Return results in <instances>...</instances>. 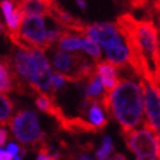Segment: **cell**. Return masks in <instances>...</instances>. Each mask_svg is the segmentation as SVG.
<instances>
[{
	"instance_id": "obj_1",
	"label": "cell",
	"mask_w": 160,
	"mask_h": 160,
	"mask_svg": "<svg viewBox=\"0 0 160 160\" xmlns=\"http://www.w3.org/2000/svg\"><path fill=\"white\" fill-rule=\"evenodd\" d=\"M116 26L129 50V67L138 78L158 83L160 64L159 33L154 20H137L132 13L117 17Z\"/></svg>"
},
{
	"instance_id": "obj_2",
	"label": "cell",
	"mask_w": 160,
	"mask_h": 160,
	"mask_svg": "<svg viewBox=\"0 0 160 160\" xmlns=\"http://www.w3.org/2000/svg\"><path fill=\"white\" fill-rule=\"evenodd\" d=\"M99 100L104 111L120 124L121 133L132 130L145 121L141 83L128 78H120L113 89L103 94Z\"/></svg>"
},
{
	"instance_id": "obj_3",
	"label": "cell",
	"mask_w": 160,
	"mask_h": 160,
	"mask_svg": "<svg viewBox=\"0 0 160 160\" xmlns=\"http://www.w3.org/2000/svg\"><path fill=\"white\" fill-rule=\"evenodd\" d=\"M43 52L44 51L35 47H18V50L13 52V55L8 56V59L16 74L33 90L34 94L46 92L55 98L56 91L51 83V65Z\"/></svg>"
},
{
	"instance_id": "obj_4",
	"label": "cell",
	"mask_w": 160,
	"mask_h": 160,
	"mask_svg": "<svg viewBox=\"0 0 160 160\" xmlns=\"http://www.w3.org/2000/svg\"><path fill=\"white\" fill-rule=\"evenodd\" d=\"M95 62L82 53H72V51L61 48L52 53V65L64 76L67 82L86 81L95 73Z\"/></svg>"
},
{
	"instance_id": "obj_5",
	"label": "cell",
	"mask_w": 160,
	"mask_h": 160,
	"mask_svg": "<svg viewBox=\"0 0 160 160\" xmlns=\"http://www.w3.org/2000/svg\"><path fill=\"white\" fill-rule=\"evenodd\" d=\"M8 38L13 44L21 48L35 47V48L46 51L52 47L47 39V23L43 16L38 14L22 16L17 33L8 35Z\"/></svg>"
},
{
	"instance_id": "obj_6",
	"label": "cell",
	"mask_w": 160,
	"mask_h": 160,
	"mask_svg": "<svg viewBox=\"0 0 160 160\" xmlns=\"http://www.w3.org/2000/svg\"><path fill=\"white\" fill-rule=\"evenodd\" d=\"M8 125L11 126L13 135L22 145H28L35 148L46 142V134L42 130L38 121V116L34 111L21 109L16 113L14 117L9 120Z\"/></svg>"
},
{
	"instance_id": "obj_7",
	"label": "cell",
	"mask_w": 160,
	"mask_h": 160,
	"mask_svg": "<svg viewBox=\"0 0 160 160\" xmlns=\"http://www.w3.org/2000/svg\"><path fill=\"white\" fill-rule=\"evenodd\" d=\"M128 148L137 156V159H158L156 130L146 120L142 122L141 129L122 132Z\"/></svg>"
},
{
	"instance_id": "obj_8",
	"label": "cell",
	"mask_w": 160,
	"mask_h": 160,
	"mask_svg": "<svg viewBox=\"0 0 160 160\" xmlns=\"http://www.w3.org/2000/svg\"><path fill=\"white\" fill-rule=\"evenodd\" d=\"M143 90V108L146 112V122L155 130L160 128V86L145 78H139Z\"/></svg>"
},
{
	"instance_id": "obj_9",
	"label": "cell",
	"mask_w": 160,
	"mask_h": 160,
	"mask_svg": "<svg viewBox=\"0 0 160 160\" xmlns=\"http://www.w3.org/2000/svg\"><path fill=\"white\" fill-rule=\"evenodd\" d=\"M86 37L92 39L99 46L109 47L113 44L122 43V37L116 26V23L112 22H95V23H86L85 33Z\"/></svg>"
},
{
	"instance_id": "obj_10",
	"label": "cell",
	"mask_w": 160,
	"mask_h": 160,
	"mask_svg": "<svg viewBox=\"0 0 160 160\" xmlns=\"http://www.w3.org/2000/svg\"><path fill=\"white\" fill-rule=\"evenodd\" d=\"M82 113L86 116L87 121L97 128L98 133L102 132L108 124V118L106 116L107 112L103 108L99 99L85 98L82 103Z\"/></svg>"
},
{
	"instance_id": "obj_11",
	"label": "cell",
	"mask_w": 160,
	"mask_h": 160,
	"mask_svg": "<svg viewBox=\"0 0 160 160\" xmlns=\"http://www.w3.org/2000/svg\"><path fill=\"white\" fill-rule=\"evenodd\" d=\"M16 7L20 9L22 16L25 14H38L48 16L52 12V8L56 0H14Z\"/></svg>"
},
{
	"instance_id": "obj_12",
	"label": "cell",
	"mask_w": 160,
	"mask_h": 160,
	"mask_svg": "<svg viewBox=\"0 0 160 160\" xmlns=\"http://www.w3.org/2000/svg\"><path fill=\"white\" fill-rule=\"evenodd\" d=\"M95 72L100 78V82L103 85V89L106 92H109L118 82L117 77V68L111 61H97L95 62Z\"/></svg>"
},
{
	"instance_id": "obj_13",
	"label": "cell",
	"mask_w": 160,
	"mask_h": 160,
	"mask_svg": "<svg viewBox=\"0 0 160 160\" xmlns=\"http://www.w3.org/2000/svg\"><path fill=\"white\" fill-rule=\"evenodd\" d=\"M35 104L37 107L43 111L44 113L50 115L52 117L56 118V121L59 124L65 118V115H64L62 109L56 104V100L53 97L46 94V92H37V98H35Z\"/></svg>"
},
{
	"instance_id": "obj_14",
	"label": "cell",
	"mask_w": 160,
	"mask_h": 160,
	"mask_svg": "<svg viewBox=\"0 0 160 160\" xmlns=\"http://www.w3.org/2000/svg\"><path fill=\"white\" fill-rule=\"evenodd\" d=\"M106 56L107 60L111 61L117 69H122L129 67V50L122 43L113 44L106 47Z\"/></svg>"
},
{
	"instance_id": "obj_15",
	"label": "cell",
	"mask_w": 160,
	"mask_h": 160,
	"mask_svg": "<svg viewBox=\"0 0 160 160\" xmlns=\"http://www.w3.org/2000/svg\"><path fill=\"white\" fill-rule=\"evenodd\" d=\"M87 81V86H86V98L89 99H100L104 94V89H103V85L100 82V78L95 72L94 74H91Z\"/></svg>"
},
{
	"instance_id": "obj_16",
	"label": "cell",
	"mask_w": 160,
	"mask_h": 160,
	"mask_svg": "<svg viewBox=\"0 0 160 160\" xmlns=\"http://www.w3.org/2000/svg\"><path fill=\"white\" fill-rule=\"evenodd\" d=\"M13 113V102L7 95L0 92V125L5 126L12 118Z\"/></svg>"
},
{
	"instance_id": "obj_17",
	"label": "cell",
	"mask_w": 160,
	"mask_h": 160,
	"mask_svg": "<svg viewBox=\"0 0 160 160\" xmlns=\"http://www.w3.org/2000/svg\"><path fill=\"white\" fill-rule=\"evenodd\" d=\"M65 82H67L65 78H64V76L60 73V72H55V73H52V76H51V83H52V87H53L55 91L61 89Z\"/></svg>"
},
{
	"instance_id": "obj_18",
	"label": "cell",
	"mask_w": 160,
	"mask_h": 160,
	"mask_svg": "<svg viewBox=\"0 0 160 160\" xmlns=\"http://www.w3.org/2000/svg\"><path fill=\"white\" fill-rule=\"evenodd\" d=\"M104 152H107L108 155H111L112 152L115 151V146H113V143H112V141H111V138L109 137H104L103 138V141H102V147H100Z\"/></svg>"
},
{
	"instance_id": "obj_19",
	"label": "cell",
	"mask_w": 160,
	"mask_h": 160,
	"mask_svg": "<svg viewBox=\"0 0 160 160\" xmlns=\"http://www.w3.org/2000/svg\"><path fill=\"white\" fill-rule=\"evenodd\" d=\"M7 139H8V132H7V129L2 128V129H0V147L5 145Z\"/></svg>"
},
{
	"instance_id": "obj_20",
	"label": "cell",
	"mask_w": 160,
	"mask_h": 160,
	"mask_svg": "<svg viewBox=\"0 0 160 160\" xmlns=\"http://www.w3.org/2000/svg\"><path fill=\"white\" fill-rule=\"evenodd\" d=\"M11 159H13V155L9 151L0 148V160H11Z\"/></svg>"
},
{
	"instance_id": "obj_21",
	"label": "cell",
	"mask_w": 160,
	"mask_h": 160,
	"mask_svg": "<svg viewBox=\"0 0 160 160\" xmlns=\"http://www.w3.org/2000/svg\"><path fill=\"white\" fill-rule=\"evenodd\" d=\"M95 156H97V159H100V160H104V159H109V155L107 152H104L102 148H99L97 152H95Z\"/></svg>"
},
{
	"instance_id": "obj_22",
	"label": "cell",
	"mask_w": 160,
	"mask_h": 160,
	"mask_svg": "<svg viewBox=\"0 0 160 160\" xmlns=\"http://www.w3.org/2000/svg\"><path fill=\"white\" fill-rule=\"evenodd\" d=\"M156 142H158V159H160V128L156 130Z\"/></svg>"
},
{
	"instance_id": "obj_23",
	"label": "cell",
	"mask_w": 160,
	"mask_h": 160,
	"mask_svg": "<svg viewBox=\"0 0 160 160\" xmlns=\"http://www.w3.org/2000/svg\"><path fill=\"white\" fill-rule=\"evenodd\" d=\"M76 3L78 4V7H79V8H81V9H82V11H85V9H86V7H87V4H86V2H85V0H76Z\"/></svg>"
},
{
	"instance_id": "obj_24",
	"label": "cell",
	"mask_w": 160,
	"mask_h": 160,
	"mask_svg": "<svg viewBox=\"0 0 160 160\" xmlns=\"http://www.w3.org/2000/svg\"><path fill=\"white\" fill-rule=\"evenodd\" d=\"M112 159H122V160H125L126 158L124 156V155H121V154H116L113 158H112Z\"/></svg>"
},
{
	"instance_id": "obj_25",
	"label": "cell",
	"mask_w": 160,
	"mask_h": 160,
	"mask_svg": "<svg viewBox=\"0 0 160 160\" xmlns=\"http://www.w3.org/2000/svg\"><path fill=\"white\" fill-rule=\"evenodd\" d=\"M154 12H160V0H158V3H156V8H155V11ZM152 12V13H154ZM152 13H151V14H152ZM150 14V16H151Z\"/></svg>"
},
{
	"instance_id": "obj_26",
	"label": "cell",
	"mask_w": 160,
	"mask_h": 160,
	"mask_svg": "<svg viewBox=\"0 0 160 160\" xmlns=\"http://www.w3.org/2000/svg\"><path fill=\"white\" fill-rule=\"evenodd\" d=\"M0 31H2V33H5V30H4L3 25H2V22H0Z\"/></svg>"
}]
</instances>
